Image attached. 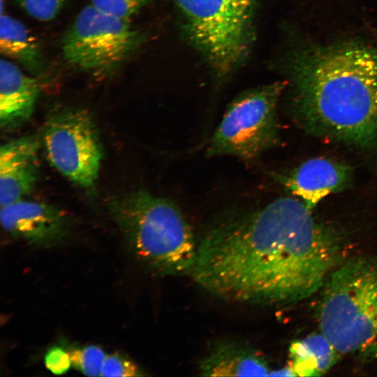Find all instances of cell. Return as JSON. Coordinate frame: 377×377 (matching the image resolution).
<instances>
[{
	"label": "cell",
	"mask_w": 377,
	"mask_h": 377,
	"mask_svg": "<svg viewBox=\"0 0 377 377\" xmlns=\"http://www.w3.org/2000/svg\"><path fill=\"white\" fill-rule=\"evenodd\" d=\"M300 199L220 215L198 241L191 276L225 300L283 304L324 286L336 268L339 245Z\"/></svg>",
	"instance_id": "cell-1"
},
{
	"label": "cell",
	"mask_w": 377,
	"mask_h": 377,
	"mask_svg": "<svg viewBox=\"0 0 377 377\" xmlns=\"http://www.w3.org/2000/svg\"><path fill=\"white\" fill-rule=\"evenodd\" d=\"M293 117L319 136L360 147L377 138V55L353 43L306 51L294 70Z\"/></svg>",
	"instance_id": "cell-2"
},
{
	"label": "cell",
	"mask_w": 377,
	"mask_h": 377,
	"mask_svg": "<svg viewBox=\"0 0 377 377\" xmlns=\"http://www.w3.org/2000/svg\"><path fill=\"white\" fill-rule=\"evenodd\" d=\"M107 207L140 265L160 275L191 274L198 241L173 201L140 189L113 196Z\"/></svg>",
	"instance_id": "cell-3"
},
{
	"label": "cell",
	"mask_w": 377,
	"mask_h": 377,
	"mask_svg": "<svg viewBox=\"0 0 377 377\" xmlns=\"http://www.w3.org/2000/svg\"><path fill=\"white\" fill-rule=\"evenodd\" d=\"M318 322L339 353L377 363V260H351L332 271L324 284Z\"/></svg>",
	"instance_id": "cell-4"
},
{
	"label": "cell",
	"mask_w": 377,
	"mask_h": 377,
	"mask_svg": "<svg viewBox=\"0 0 377 377\" xmlns=\"http://www.w3.org/2000/svg\"><path fill=\"white\" fill-rule=\"evenodd\" d=\"M286 82L251 89L234 99L207 147V157L231 156L251 161L278 145L276 107Z\"/></svg>",
	"instance_id": "cell-5"
},
{
	"label": "cell",
	"mask_w": 377,
	"mask_h": 377,
	"mask_svg": "<svg viewBox=\"0 0 377 377\" xmlns=\"http://www.w3.org/2000/svg\"><path fill=\"white\" fill-rule=\"evenodd\" d=\"M142 40L140 32L130 21L105 14L90 4L77 13L64 34L61 50L73 66L106 77L121 67Z\"/></svg>",
	"instance_id": "cell-6"
},
{
	"label": "cell",
	"mask_w": 377,
	"mask_h": 377,
	"mask_svg": "<svg viewBox=\"0 0 377 377\" xmlns=\"http://www.w3.org/2000/svg\"><path fill=\"white\" fill-rule=\"evenodd\" d=\"M219 75L230 73L249 43L252 0H175Z\"/></svg>",
	"instance_id": "cell-7"
},
{
	"label": "cell",
	"mask_w": 377,
	"mask_h": 377,
	"mask_svg": "<svg viewBox=\"0 0 377 377\" xmlns=\"http://www.w3.org/2000/svg\"><path fill=\"white\" fill-rule=\"evenodd\" d=\"M47 158L61 173L84 188L96 181L103 152L91 114L62 108L47 119L41 135Z\"/></svg>",
	"instance_id": "cell-8"
},
{
	"label": "cell",
	"mask_w": 377,
	"mask_h": 377,
	"mask_svg": "<svg viewBox=\"0 0 377 377\" xmlns=\"http://www.w3.org/2000/svg\"><path fill=\"white\" fill-rule=\"evenodd\" d=\"M2 228L11 237L39 247H51L70 236L73 222L57 207L20 199L1 207Z\"/></svg>",
	"instance_id": "cell-9"
},
{
	"label": "cell",
	"mask_w": 377,
	"mask_h": 377,
	"mask_svg": "<svg viewBox=\"0 0 377 377\" xmlns=\"http://www.w3.org/2000/svg\"><path fill=\"white\" fill-rule=\"evenodd\" d=\"M37 135L22 137L0 147V205H9L29 194L38 179V151L41 145Z\"/></svg>",
	"instance_id": "cell-10"
},
{
	"label": "cell",
	"mask_w": 377,
	"mask_h": 377,
	"mask_svg": "<svg viewBox=\"0 0 377 377\" xmlns=\"http://www.w3.org/2000/svg\"><path fill=\"white\" fill-rule=\"evenodd\" d=\"M349 166L325 158L306 161L279 180L311 210L327 195L342 190L350 181Z\"/></svg>",
	"instance_id": "cell-11"
},
{
	"label": "cell",
	"mask_w": 377,
	"mask_h": 377,
	"mask_svg": "<svg viewBox=\"0 0 377 377\" xmlns=\"http://www.w3.org/2000/svg\"><path fill=\"white\" fill-rule=\"evenodd\" d=\"M39 94L36 79L6 59L0 63V126L10 131L32 115Z\"/></svg>",
	"instance_id": "cell-12"
},
{
	"label": "cell",
	"mask_w": 377,
	"mask_h": 377,
	"mask_svg": "<svg viewBox=\"0 0 377 377\" xmlns=\"http://www.w3.org/2000/svg\"><path fill=\"white\" fill-rule=\"evenodd\" d=\"M199 368L205 376H265L272 371L260 352L237 342L216 345Z\"/></svg>",
	"instance_id": "cell-13"
},
{
	"label": "cell",
	"mask_w": 377,
	"mask_h": 377,
	"mask_svg": "<svg viewBox=\"0 0 377 377\" xmlns=\"http://www.w3.org/2000/svg\"><path fill=\"white\" fill-rule=\"evenodd\" d=\"M0 51L38 75L45 68V59L38 39L18 20L2 14L0 17Z\"/></svg>",
	"instance_id": "cell-14"
},
{
	"label": "cell",
	"mask_w": 377,
	"mask_h": 377,
	"mask_svg": "<svg viewBox=\"0 0 377 377\" xmlns=\"http://www.w3.org/2000/svg\"><path fill=\"white\" fill-rule=\"evenodd\" d=\"M289 352L290 366L297 376L324 374L335 364L339 354L322 333L293 342Z\"/></svg>",
	"instance_id": "cell-15"
},
{
	"label": "cell",
	"mask_w": 377,
	"mask_h": 377,
	"mask_svg": "<svg viewBox=\"0 0 377 377\" xmlns=\"http://www.w3.org/2000/svg\"><path fill=\"white\" fill-rule=\"evenodd\" d=\"M72 366L88 376H101L107 357L104 350L97 346L90 345L67 349Z\"/></svg>",
	"instance_id": "cell-16"
},
{
	"label": "cell",
	"mask_w": 377,
	"mask_h": 377,
	"mask_svg": "<svg viewBox=\"0 0 377 377\" xmlns=\"http://www.w3.org/2000/svg\"><path fill=\"white\" fill-rule=\"evenodd\" d=\"M149 0H91V5L112 17L128 20Z\"/></svg>",
	"instance_id": "cell-17"
},
{
	"label": "cell",
	"mask_w": 377,
	"mask_h": 377,
	"mask_svg": "<svg viewBox=\"0 0 377 377\" xmlns=\"http://www.w3.org/2000/svg\"><path fill=\"white\" fill-rule=\"evenodd\" d=\"M18 5L31 17L47 22L60 13L66 0H15Z\"/></svg>",
	"instance_id": "cell-18"
},
{
	"label": "cell",
	"mask_w": 377,
	"mask_h": 377,
	"mask_svg": "<svg viewBox=\"0 0 377 377\" xmlns=\"http://www.w3.org/2000/svg\"><path fill=\"white\" fill-rule=\"evenodd\" d=\"M145 374L140 368L129 359L121 355H107L101 376H140Z\"/></svg>",
	"instance_id": "cell-19"
},
{
	"label": "cell",
	"mask_w": 377,
	"mask_h": 377,
	"mask_svg": "<svg viewBox=\"0 0 377 377\" xmlns=\"http://www.w3.org/2000/svg\"><path fill=\"white\" fill-rule=\"evenodd\" d=\"M44 361L47 369L57 375L66 373L72 366L67 349L57 346L51 347L46 352Z\"/></svg>",
	"instance_id": "cell-20"
}]
</instances>
